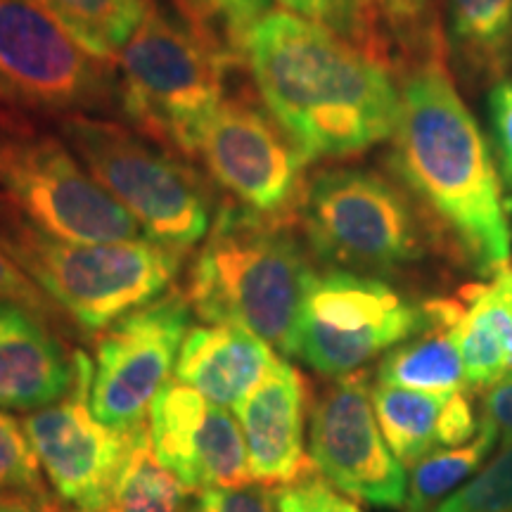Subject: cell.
I'll return each instance as SVG.
<instances>
[{"mask_svg": "<svg viewBox=\"0 0 512 512\" xmlns=\"http://www.w3.org/2000/svg\"><path fill=\"white\" fill-rule=\"evenodd\" d=\"M394 174L479 275L510 264V219L489 140L460 98L437 29L399 81Z\"/></svg>", "mask_w": 512, "mask_h": 512, "instance_id": "cell-1", "label": "cell"}, {"mask_svg": "<svg viewBox=\"0 0 512 512\" xmlns=\"http://www.w3.org/2000/svg\"><path fill=\"white\" fill-rule=\"evenodd\" d=\"M242 55L268 114L309 164L361 155L392 138L399 83L387 62L323 24L268 10Z\"/></svg>", "mask_w": 512, "mask_h": 512, "instance_id": "cell-2", "label": "cell"}, {"mask_svg": "<svg viewBox=\"0 0 512 512\" xmlns=\"http://www.w3.org/2000/svg\"><path fill=\"white\" fill-rule=\"evenodd\" d=\"M292 216H261L226 202L188 273L185 299L209 325H238L290 356L313 271Z\"/></svg>", "mask_w": 512, "mask_h": 512, "instance_id": "cell-3", "label": "cell"}, {"mask_svg": "<svg viewBox=\"0 0 512 512\" xmlns=\"http://www.w3.org/2000/svg\"><path fill=\"white\" fill-rule=\"evenodd\" d=\"M0 245L50 302L86 332L107 330L121 316L169 292L183 261V252L150 238H53L5 204H0Z\"/></svg>", "mask_w": 512, "mask_h": 512, "instance_id": "cell-4", "label": "cell"}, {"mask_svg": "<svg viewBox=\"0 0 512 512\" xmlns=\"http://www.w3.org/2000/svg\"><path fill=\"white\" fill-rule=\"evenodd\" d=\"M228 53L190 19L152 3L119 53L124 114L145 136L183 155H197L223 102Z\"/></svg>", "mask_w": 512, "mask_h": 512, "instance_id": "cell-5", "label": "cell"}, {"mask_svg": "<svg viewBox=\"0 0 512 512\" xmlns=\"http://www.w3.org/2000/svg\"><path fill=\"white\" fill-rule=\"evenodd\" d=\"M60 136L88 174L136 219L145 238L178 252L207 238L214 216L207 183L162 143L81 114L60 121Z\"/></svg>", "mask_w": 512, "mask_h": 512, "instance_id": "cell-6", "label": "cell"}, {"mask_svg": "<svg viewBox=\"0 0 512 512\" xmlns=\"http://www.w3.org/2000/svg\"><path fill=\"white\" fill-rule=\"evenodd\" d=\"M297 211L311 252L344 271L394 273L425 256L427 228L411 195L375 171H323Z\"/></svg>", "mask_w": 512, "mask_h": 512, "instance_id": "cell-7", "label": "cell"}, {"mask_svg": "<svg viewBox=\"0 0 512 512\" xmlns=\"http://www.w3.org/2000/svg\"><path fill=\"white\" fill-rule=\"evenodd\" d=\"M0 204L60 240L145 238L136 219L88 174L62 138L0 126Z\"/></svg>", "mask_w": 512, "mask_h": 512, "instance_id": "cell-8", "label": "cell"}, {"mask_svg": "<svg viewBox=\"0 0 512 512\" xmlns=\"http://www.w3.org/2000/svg\"><path fill=\"white\" fill-rule=\"evenodd\" d=\"M425 328L422 309L377 275L316 273L304 294L290 356L325 377L358 373Z\"/></svg>", "mask_w": 512, "mask_h": 512, "instance_id": "cell-9", "label": "cell"}, {"mask_svg": "<svg viewBox=\"0 0 512 512\" xmlns=\"http://www.w3.org/2000/svg\"><path fill=\"white\" fill-rule=\"evenodd\" d=\"M105 62L83 50L38 0H0V100L24 110H100L117 95Z\"/></svg>", "mask_w": 512, "mask_h": 512, "instance_id": "cell-10", "label": "cell"}, {"mask_svg": "<svg viewBox=\"0 0 512 512\" xmlns=\"http://www.w3.org/2000/svg\"><path fill=\"white\" fill-rule=\"evenodd\" d=\"M190 311L185 294L171 290L105 330L93 363L95 418L114 430L143 425L145 411L174 373L188 335Z\"/></svg>", "mask_w": 512, "mask_h": 512, "instance_id": "cell-11", "label": "cell"}, {"mask_svg": "<svg viewBox=\"0 0 512 512\" xmlns=\"http://www.w3.org/2000/svg\"><path fill=\"white\" fill-rule=\"evenodd\" d=\"M91 382L93 361L76 351L72 392L22 422L55 494L76 512H110L114 486L140 425L114 430L95 418Z\"/></svg>", "mask_w": 512, "mask_h": 512, "instance_id": "cell-12", "label": "cell"}, {"mask_svg": "<svg viewBox=\"0 0 512 512\" xmlns=\"http://www.w3.org/2000/svg\"><path fill=\"white\" fill-rule=\"evenodd\" d=\"M309 456L335 489L377 508H403L408 477L382 437L368 373L335 377L311 403Z\"/></svg>", "mask_w": 512, "mask_h": 512, "instance_id": "cell-13", "label": "cell"}, {"mask_svg": "<svg viewBox=\"0 0 512 512\" xmlns=\"http://www.w3.org/2000/svg\"><path fill=\"white\" fill-rule=\"evenodd\" d=\"M209 176L261 216H292L304 195L306 159L268 110L223 98L200 143Z\"/></svg>", "mask_w": 512, "mask_h": 512, "instance_id": "cell-14", "label": "cell"}, {"mask_svg": "<svg viewBox=\"0 0 512 512\" xmlns=\"http://www.w3.org/2000/svg\"><path fill=\"white\" fill-rule=\"evenodd\" d=\"M150 437L159 463L192 491L256 484L235 415L181 382H169L152 401Z\"/></svg>", "mask_w": 512, "mask_h": 512, "instance_id": "cell-15", "label": "cell"}, {"mask_svg": "<svg viewBox=\"0 0 512 512\" xmlns=\"http://www.w3.org/2000/svg\"><path fill=\"white\" fill-rule=\"evenodd\" d=\"M306 408L309 387L302 373L275 356L261 382L235 406L252 482L285 486L318 472L306 453Z\"/></svg>", "mask_w": 512, "mask_h": 512, "instance_id": "cell-16", "label": "cell"}, {"mask_svg": "<svg viewBox=\"0 0 512 512\" xmlns=\"http://www.w3.org/2000/svg\"><path fill=\"white\" fill-rule=\"evenodd\" d=\"M76 354L69 356L41 316L0 302V408L41 411L72 392Z\"/></svg>", "mask_w": 512, "mask_h": 512, "instance_id": "cell-17", "label": "cell"}, {"mask_svg": "<svg viewBox=\"0 0 512 512\" xmlns=\"http://www.w3.org/2000/svg\"><path fill=\"white\" fill-rule=\"evenodd\" d=\"M275 361L271 344L238 325H202L185 335L174 380L235 408Z\"/></svg>", "mask_w": 512, "mask_h": 512, "instance_id": "cell-18", "label": "cell"}, {"mask_svg": "<svg viewBox=\"0 0 512 512\" xmlns=\"http://www.w3.org/2000/svg\"><path fill=\"white\" fill-rule=\"evenodd\" d=\"M377 382L427 394H456L467 389L456 339L434 325H425L418 337L389 349L377 368Z\"/></svg>", "mask_w": 512, "mask_h": 512, "instance_id": "cell-19", "label": "cell"}, {"mask_svg": "<svg viewBox=\"0 0 512 512\" xmlns=\"http://www.w3.org/2000/svg\"><path fill=\"white\" fill-rule=\"evenodd\" d=\"M448 38L472 74L501 79L512 62V0H448Z\"/></svg>", "mask_w": 512, "mask_h": 512, "instance_id": "cell-20", "label": "cell"}, {"mask_svg": "<svg viewBox=\"0 0 512 512\" xmlns=\"http://www.w3.org/2000/svg\"><path fill=\"white\" fill-rule=\"evenodd\" d=\"M446 396L380 382L373 387L377 425L403 467H413L437 446V420Z\"/></svg>", "mask_w": 512, "mask_h": 512, "instance_id": "cell-21", "label": "cell"}, {"mask_svg": "<svg viewBox=\"0 0 512 512\" xmlns=\"http://www.w3.org/2000/svg\"><path fill=\"white\" fill-rule=\"evenodd\" d=\"M83 50L107 62L119 57L143 22L150 0H38Z\"/></svg>", "mask_w": 512, "mask_h": 512, "instance_id": "cell-22", "label": "cell"}, {"mask_svg": "<svg viewBox=\"0 0 512 512\" xmlns=\"http://www.w3.org/2000/svg\"><path fill=\"white\" fill-rule=\"evenodd\" d=\"M188 486L159 463L150 425H140L112 494L110 512H183Z\"/></svg>", "mask_w": 512, "mask_h": 512, "instance_id": "cell-23", "label": "cell"}, {"mask_svg": "<svg viewBox=\"0 0 512 512\" xmlns=\"http://www.w3.org/2000/svg\"><path fill=\"white\" fill-rule=\"evenodd\" d=\"M496 441V427L482 418L477 437L467 441L465 446L427 453L413 465L403 512H434V508L444 503L451 491H458V486L482 465V460L489 456Z\"/></svg>", "mask_w": 512, "mask_h": 512, "instance_id": "cell-24", "label": "cell"}, {"mask_svg": "<svg viewBox=\"0 0 512 512\" xmlns=\"http://www.w3.org/2000/svg\"><path fill=\"white\" fill-rule=\"evenodd\" d=\"M0 498L31 512L55 510L24 422L5 413V408H0Z\"/></svg>", "mask_w": 512, "mask_h": 512, "instance_id": "cell-25", "label": "cell"}, {"mask_svg": "<svg viewBox=\"0 0 512 512\" xmlns=\"http://www.w3.org/2000/svg\"><path fill=\"white\" fill-rule=\"evenodd\" d=\"M465 306V316L460 318L451 335L458 344L460 358H463L467 387L491 389L512 370L508 354L484 313L475 304L465 302Z\"/></svg>", "mask_w": 512, "mask_h": 512, "instance_id": "cell-26", "label": "cell"}, {"mask_svg": "<svg viewBox=\"0 0 512 512\" xmlns=\"http://www.w3.org/2000/svg\"><path fill=\"white\" fill-rule=\"evenodd\" d=\"M188 19L230 57L242 55L247 34L271 10V0H183Z\"/></svg>", "mask_w": 512, "mask_h": 512, "instance_id": "cell-27", "label": "cell"}, {"mask_svg": "<svg viewBox=\"0 0 512 512\" xmlns=\"http://www.w3.org/2000/svg\"><path fill=\"white\" fill-rule=\"evenodd\" d=\"M434 512H512V441Z\"/></svg>", "mask_w": 512, "mask_h": 512, "instance_id": "cell-28", "label": "cell"}, {"mask_svg": "<svg viewBox=\"0 0 512 512\" xmlns=\"http://www.w3.org/2000/svg\"><path fill=\"white\" fill-rule=\"evenodd\" d=\"M183 512H280L278 491L266 484L204 489L185 505Z\"/></svg>", "mask_w": 512, "mask_h": 512, "instance_id": "cell-29", "label": "cell"}, {"mask_svg": "<svg viewBox=\"0 0 512 512\" xmlns=\"http://www.w3.org/2000/svg\"><path fill=\"white\" fill-rule=\"evenodd\" d=\"M280 512H363L347 496L337 494L325 477L316 472L297 482L278 486Z\"/></svg>", "mask_w": 512, "mask_h": 512, "instance_id": "cell-30", "label": "cell"}, {"mask_svg": "<svg viewBox=\"0 0 512 512\" xmlns=\"http://www.w3.org/2000/svg\"><path fill=\"white\" fill-rule=\"evenodd\" d=\"M377 19L411 41H427L439 24L432 22L434 0H368Z\"/></svg>", "mask_w": 512, "mask_h": 512, "instance_id": "cell-31", "label": "cell"}, {"mask_svg": "<svg viewBox=\"0 0 512 512\" xmlns=\"http://www.w3.org/2000/svg\"><path fill=\"white\" fill-rule=\"evenodd\" d=\"M0 302L19 304L41 318H48L50 311H53V304L41 292V287L19 268L3 245H0Z\"/></svg>", "mask_w": 512, "mask_h": 512, "instance_id": "cell-32", "label": "cell"}, {"mask_svg": "<svg viewBox=\"0 0 512 512\" xmlns=\"http://www.w3.org/2000/svg\"><path fill=\"white\" fill-rule=\"evenodd\" d=\"M479 432L475 408L465 392L448 394L437 420V446L456 448L465 446Z\"/></svg>", "mask_w": 512, "mask_h": 512, "instance_id": "cell-33", "label": "cell"}, {"mask_svg": "<svg viewBox=\"0 0 512 512\" xmlns=\"http://www.w3.org/2000/svg\"><path fill=\"white\" fill-rule=\"evenodd\" d=\"M489 112L503 178L512 185V79H501L491 88Z\"/></svg>", "mask_w": 512, "mask_h": 512, "instance_id": "cell-34", "label": "cell"}, {"mask_svg": "<svg viewBox=\"0 0 512 512\" xmlns=\"http://www.w3.org/2000/svg\"><path fill=\"white\" fill-rule=\"evenodd\" d=\"M482 418L496 427L503 444L512 441V370L486 392Z\"/></svg>", "mask_w": 512, "mask_h": 512, "instance_id": "cell-35", "label": "cell"}, {"mask_svg": "<svg viewBox=\"0 0 512 512\" xmlns=\"http://www.w3.org/2000/svg\"><path fill=\"white\" fill-rule=\"evenodd\" d=\"M0 512H31V510L24 508V505L3 501V498H0Z\"/></svg>", "mask_w": 512, "mask_h": 512, "instance_id": "cell-36", "label": "cell"}]
</instances>
